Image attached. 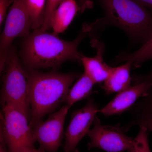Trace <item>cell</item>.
Wrapping results in <instances>:
<instances>
[{
	"label": "cell",
	"mask_w": 152,
	"mask_h": 152,
	"mask_svg": "<svg viewBox=\"0 0 152 152\" xmlns=\"http://www.w3.org/2000/svg\"><path fill=\"white\" fill-rule=\"evenodd\" d=\"M86 34L83 29L74 40L66 41L53 33L34 30L25 37L22 44V62L28 70H32L58 68L68 61H81L83 55L78 51V46Z\"/></svg>",
	"instance_id": "obj_1"
},
{
	"label": "cell",
	"mask_w": 152,
	"mask_h": 152,
	"mask_svg": "<svg viewBox=\"0 0 152 152\" xmlns=\"http://www.w3.org/2000/svg\"><path fill=\"white\" fill-rule=\"evenodd\" d=\"M27 75L32 128L60 104L65 102L70 87L80 75L56 71L42 72L37 70H28Z\"/></svg>",
	"instance_id": "obj_2"
},
{
	"label": "cell",
	"mask_w": 152,
	"mask_h": 152,
	"mask_svg": "<svg viewBox=\"0 0 152 152\" xmlns=\"http://www.w3.org/2000/svg\"><path fill=\"white\" fill-rule=\"evenodd\" d=\"M104 18L86 25L88 33L104 26L123 30L132 40L143 44L152 37V13L135 0H99Z\"/></svg>",
	"instance_id": "obj_3"
},
{
	"label": "cell",
	"mask_w": 152,
	"mask_h": 152,
	"mask_svg": "<svg viewBox=\"0 0 152 152\" xmlns=\"http://www.w3.org/2000/svg\"><path fill=\"white\" fill-rule=\"evenodd\" d=\"M6 66L1 91L3 105L20 109L29 117L30 107L27 72L24 69L16 51L12 47H10L8 51Z\"/></svg>",
	"instance_id": "obj_4"
},
{
	"label": "cell",
	"mask_w": 152,
	"mask_h": 152,
	"mask_svg": "<svg viewBox=\"0 0 152 152\" xmlns=\"http://www.w3.org/2000/svg\"><path fill=\"white\" fill-rule=\"evenodd\" d=\"M3 127L9 152H31L35 148L29 117L20 109L3 105Z\"/></svg>",
	"instance_id": "obj_5"
},
{
	"label": "cell",
	"mask_w": 152,
	"mask_h": 152,
	"mask_svg": "<svg viewBox=\"0 0 152 152\" xmlns=\"http://www.w3.org/2000/svg\"><path fill=\"white\" fill-rule=\"evenodd\" d=\"M94 126L87 135L90 138L89 149L97 148L107 152H129L133 138L125 134L124 129L119 126H104L96 117Z\"/></svg>",
	"instance_id": "obj_6"
},
{
	"label": "cell",
	"mask_w": 152,
	"mask_h": 152,
	"mask_svg": "<svg viewBox=\"0 0 152 152\" xmlns=\"http://www.w3.org/2000/svg\"><path fill=\"white\" fill-rule=\"evenodd\" d=\"M71 107L65 105L53 113L44 121L39 122L32 128L35 142L48 152H56L62 140L65 120Z\"/></svg>",
	"instance_id": "obj_7"
},
{
	"label": "cell",
	"mask_w": 152,
	"mask_h": 152,
	"mask_svg": "<svg viewBox=\"0 0 152 152\" xmlns=\"http://www.w3.org/2000/svg\"><path fill=\"white\" fill-rule=\"evenodd\" d=\"M12 3L4 28L0 36V53L7 51L16 38L28 35L32 29L31 21L25 0H14Z\"/></svg>",
	"instance_id": "obj_8"
},
{
	"label": "cell",
	"mask_w": 152,
	"mask_h": 152,
	"mask_svg": "<svg viewBox=\"0 0 152 152\" xmlns=\"http://www.w3.org/2000/svg\"><path fill=\"white\" fill-rule=\"evenodd\" d=\"M99 110L94 100L90 99L83 107L74 112L65 132L64 152H78L77 145L89 131Z\"/></svg>",
	"instance_id": "obj_9"
},
{
	"label": "cell",
	"mask_w": 152,
	"mask_h": 152,
	"mask_svg": "<svg viewBox=\"0 0 152 152\" xmlns=\"http://www.w3.org/2000/svg\"><path fill=\"white\" fill-rule=\"evenodd\" d=\"M152 88V84L148 81L135 82L129 88L118 93L107 105L99 109V113L109 117L129 110L139 98L148 96Z\"/></svg>",
	"instance_id": "obj_10"
},
{
	"label": "cell",
	"mask_w": 152,
	"mask_h": 152,
	"mask_svg": "<svg viewBox=\"0 0 152 152\" xmlns=\"http://www.w3.org/2000/svg\"><path fill=\"white\" fill-rule=\"evenodd\" d=\"M92 46L97 50V55L94 57L82 56L81 58L84 73L90 78L94 84L104 82L111 72L112 68L108 65L103 59L104 51V45L102 42L95 38L92 40Z\"/></svg>",
	"instance_id": "obj_11"
},
{
	"label": "cell",
	"mask_w": 152,
	"mask_h": 152,
	"mask_svg": "<svg viewBox=\"0 0 152 152\" xmlns=\"http://www.w3.org/2000/svg\"><path fill=\"white\" fill-rule=\"evenodd\" d=\"M132 64V62L128 61L123 65L112 68L110 74L102 86L106 94L121 92L131 86L132 79L130 71Z\"/></svg>",
	"instance_id": "obj_12"
},
{
	"label": "cell",
	"mask_w": 152,
	"mask_h": 152,
	"mask_svg": "<svg viewBox=\"0 0 152 152\" xmlns=\"http://www.w3.org/2000/svg\"><path fill=\"white\" fill-rule=\"evenodd\" d=\"M79 11L75 0H64L55 10L50 22V28L55 34L64 31Z\"/></svg>",
	"instance_id": "obj_13"
},
{
	"label": "cell",
	"mask_w": 152,
	"mask_h": 152,
	"mask_svg": "<svg viewBox=\"0 0 152 152\" xmlns=\"http://www.w3.org/2000/svg\"><path fill=\"white\" fill-rule=\"evenodd\" d=\"M94 83L84 73L69 90L66 98V104L72 107L79 101L90 96Z\"/></svg>",
	"instance_id": "obj_14"
},
{
	"label": "cell",
	"mask_w": 152,
	"mask_h": 152,
	"mask_svg": "<svg viewBox=\"0 0 152 152\" xmlns=\"http://www.w3.org/2000/svg\"><path fill=\"white\" fill-rule=\"evenodd\" d=\"M152 59V37L141 48L132 54H122L116 57V61L120 62L130 61L135 67L140 66L143 63Z\"/></svg>",
	"instance_id": "obj_15"
},
{
	"label": "cell",
	"mask_w": 152,
	"mask_h": 152,
	"mask_svg": "<svg viewBox=\"0 0 152 152\" xmlns=\"http://www.w3.org/2000/svg\"><path fill=\"white\" fill-rule=\"evenodd\" d=\"M46 0H25L31 21L32 29H39L45 18Z\"/></svg>",
	"instance_id": "obj_16"
},
{
	"label": "cell",
	"mask_w": 152,
	"mask_h": 152,
	"mask_svg": "<svg viewBox=\"0 0 152 152\" xmlns=\"http://www.w3.org/2000/svg\"><path fill=\"white\" fill-rule=\"evenodd\" d=\"M142 98L130 109L134 117L133 119L145 116H152V91L148 96Z\"/></svg>",
	"instance_id": "obj_17"
},
{
	"label": "cell",
	"mask_w": 152,
	"mask_h": 152,
	"mask_svg": "<svg viewBox=\"0 0 152 152\" xmlns=\"http://www.w3.org/2000/svg\"><path fill=\"white\" fill-rule=\"evenodd\" d=\"M140 130L134 139L129 152H151L149 144L148 130L144 126H139Z\"/></svg>",
	"instance_id": "obj_18"
},
{
	"label": "cell",
	"mask_w": 152,
	"mask_h": 152,
	"mask_svg": "<svg viewBox=\"0 0 152 152\" xmlns=\"http://www.w3.org/2000/svg\"><path fill=\"white\" fill-rule=\"evenodd\" d=\"M64 0H46L45 18L42 27L39 29L42 31H47L50 29V22L52 15L55 10Z\"/></svg>",
	"instance_id": "obj_19"
},
{
	"label": "cell",
	"mask_w": 152,
	"mask_h": 152,
	"mask_svg": "<svg viewBox=\"0 0 152 152\" xmlns=\"http://www.w3.org/2000/svg\"><path fill=\"white\" fill-rule=\"evenodd\" d=\"M135 125L144 126L148 130L152 132V116H145L133 119L129 124L127 125L126 127L124 128L125 130L128 131L132 126Z\"/></svg>",
	"instance_id": "obj_20"
},
{
	"label": "cell",
	"mask_w": 152,
	"mask_h": 152,
	"mask_svg": "<svg viewBox=\"0 0 152 152\" xmlns=\"http://www.w3.org/2000/svg\"><path fill=\"white\" fill-rule=\"evenodd\" d=\"M3 120L0 117V152H9L4 135Z\"/></svg>",
	"instance_id": "obj_21"
},
{
	"label": "cell",
	"mask_w": 152,
	"mask_h": 152,
	"mask_svg": "<svg viewBox=\"0 0 152 152\" xmlns=\"http://www.w3.org/2000/svg\"><path fill=\"white\" fill-rule=\"evenodd\" d=\"M11 3V0H0V28L4 19L7 9Z\"/></svg>",
	"instance_id": "obj_22"
},
{
	"label": "cell",
	"mask_w": 152,
	"mask_h": 152,
	"mask_svg": "<svg viewBox=\"0 0 152 152\" xmlns=\"http://www.w3.org/2000/svg\"><path fill=\"white\" fill-rule=\"evenodd\" d=\"M8 51V50L4 53H0V76L6 66Z\"/></svg>",
	"instance_id": "obj_23"
},
{
	"label": "cell",
	"mask_w": 152,
	"mask_h": 152,
	"mask_svg": "<svg viewBox=\"0 0 152 152\" xmlns=\"http://www.w3.org/2000/svg\"><path fill=\"white\" fill-rule=\"evenodd\" d=\"M134 82L139 81L141 80H147L148 81L151 82L152 84V71L149 73L147 75H144L140 77H134ZM152 91V88L151 91Z\"/></svg>",
	"instance_id": "obj_24"
},
{
	"label": "cell",
	"mask_w": 152,
	"mask_h": 152,
	"mask_svg": "<svg viewBox=\"0 0 152 152\" xmlns=\"http://www.w3.org/2000/svg\"><path fill=\"white\" fill-rule=\"evenodd\" d=\"M89 0H78L77 4L79 8V11L83 12L86 7Z\"/></svg>",
	"instance_id": "obj_25"
},
{
	"label": "cell",
	"mask_w": 152,
	"mask_h": 152,
	"mask_svg": "<svg viewBox=\"0 0 152 152\" xmlns=\"http://www.w3.org/2000/svg\"><path fill=\"white\" fill-rule=\"evenodd\" d=\"M147 8L152 9V0H135Z\"/></svg>",
	"instance_id": "obj_26"
},
{
	"label": "cell",
	"mask_w": 152,
	"mask_h": 152,
	"mask_svg": "<svg viewBox=\"0 0 152 152\" xmlns=\"http://www.w3.org/2000/svg\"><path fill=\"white\" fill-rule=\"evenodd\" d=\"M31 152H46V151L40 148L39 149H36V148H35Z\"/></svg>",
	"instance_id": "obj_27"
},
{
	"label": "cell",
	"mask_w": 152,
	"mask_h": 152,
	"mask_svg": "<svg viewBox=\"0 0 152 152\" xmlns=\"http://www.w3.org/2000/svg\"><path fill=\"white\" fill-rule=\"evenodd\" d=\"M0 117H1V118H4V117H3V113H2L1 111H0Z\"/></svg>",
	"instance_id": "obj_28"
},
{
	"label": "cell",
	"mask_w": 152,
	"mask_h": 152,
	"mask_svg": "<svg viewBox=\"0 0 152 152\" xmlns=\"http://www.w3.org/2000/svg\"><path fill=\"white\" fill-rule=\"evenodd\" d=\"M14 1V0H11V3H12L13 1Z\"/></svg>",
	"instance_id": "obj_29"
}]
</instances>
